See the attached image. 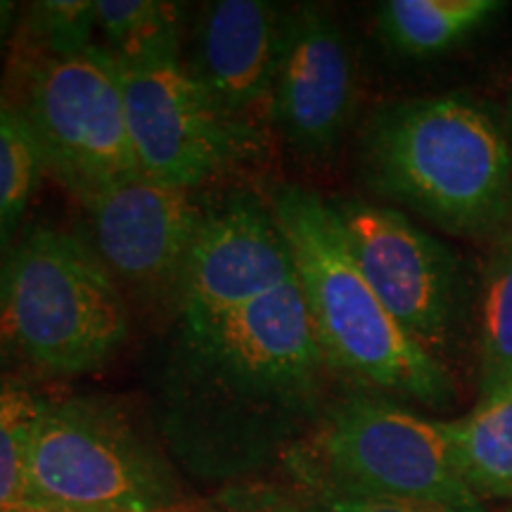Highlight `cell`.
Segmentation results:
<instances>
[{
  "mask_svg": "<svg viewBox=\"0 0 512 512\" xmlns=\"http://www.w3.org/2000/svg\"><path fill=\"white\" fill-rule=\"evenodd\" d=\"M332 370L299 280L207 320H176L150 370L155 420L192 475L247 477L290 451Z\"/></svg>",
  "mask_w": 512,
  "mask_h": 512,
  "instance_id": "obj_1",
  "label": "cell"
},
{
  "mask_svg": "<svg viewBox=\"0 0 512 512\" xmlns=\"http://www.w3.org/2000/svg\"><path fill=\"white\" fill-rule=\"evenodd\" d=\"M361 176L384 204L448 235L496 240L512 223V143L465 93L387 100L363 121Z\"/></svg>",
  "mask_w": 512,
  "mask_h": 512,
  "instance_id": "obj_2",
  "label": "cell"
},
{
  "mask_svg": "<svg viewBox=\"0 0 512 512\" xmlns=\"http://www.w3.org/2000/svg\"><path fill=\"white\" fill-rule=\"evenodd\" d=\"M290 245L313 332L332 375L356 389L444 408L456 382L384 309L344 240L328 197L302 185H273L266 195Z\"/></svg>",
  "mask_w": 512,
  "mask_h": 512,
  "instance_id": "obj_3",
  "label": "cell"
},
{
  "mask_svg": "<svg viewBox=\"0 0 512 512\" xmlns=\"http://www.w3.org/2000/svg\"><path fill=\"white\" fill-rule=\"evenodd\" d=\"M131 332L121 287L67 230L36 223L0 254V368L12 377H81L105 368Z\"/></svg>",
  "mask_w": 512,
  "mask_h": 512,
  "instance_id": "obj_4",
  "label": "cell"
},
{
  "mask_svg": "<svg viewBox=\"0 0 512 512\" xmlns=\"http://www.w3.org/2000/svg\"><path fill=\"white\" fill-rule=\"evenodd\" d=\"M294 477L354 494L482 508L458 463L451 422L368 389L332 399L285 453Z\"/></svg>",
  "mask_w": 512,
  "mask_h": 512,
  "instance_id": "obj_5",
  "label": "cell"
},
{
  "mask_svg": "<svg viewBox=\"0 0 512 512\" xmlns=\"http://www.w3.org/2000/svg\"><path fill=\"white\" fill-rule=\"evenodd\" d=\"M174 467L105 396H46L27 458V510L183 512Z\"/></svg>",
  "mask_w": 512,
  "mask_h": 512,
  "instance_id": "obj_6",
  "label": "cell"
},
{
  "mask_svg": "<svg viewBox=\"0 0 512 512\" xmlns=\"http://www.w3.org/2000/svg\"><path fill=\"white\" fill-rule=\"evenodd\" d=\"M5 100L76 200L140 176L126 124L121 67L102 43L72 55L10 48Z\"/></svg>",
  "mask_w": 512,
  "mask_h": 512,
  "instance_id": "obj_7",
  "label": "cell"
},
{
  "mask_svg": "<svg viewBox=\"0 0 512 512\" xmlns=\"http://www.w3.org/2000/svg\"><path fill=\"white\" fill-rule=\"evenodd\" d=\"M328 202L384 309L422 349L446 363L463 335L470 304L456 249L384 202L363 197H328Z\"/></svg>",
  "mask_w": 512,
  "mask_h": 512,
  "instance_id": "obj_8",
  "label": "cell"
},
{
  "mask_svg": "<svg viewBox=\"0 0 512 512\" xmlns=\"http://www.w3.org/2000/svg\"><path fill=\"white\" fill-rule=\"evenodd\" d=\"M121 83L133 157L150 181L197 190L264 152L268 136L226 117L183 57L121 67Z\"/></svg>",
  "mask_w": 512,
  "mask_h": 512,
  "instance_id": "obj_9",
  "label": "cell"
},
{
  "mask_svg": "<svg viewBox=\"0 0 512 512\" xmlns=\"http://www.w3.org/2000/svg\"><path fill=\"white\" fill-rule=\"evenodd\" d=\"M88 247L121 292L140 299H169L176 306L204 204L195 190L145 176L128 178L81 200Z\"/></svg>",
  "mask_w": 512,
  "mask_h": 512,
  "instance_id": "obj_10",
  "label": "cell"
},
{
  "mask_svg": "<svg viewBox=\"0 0 512 512\" xmlns=\"http://www.w3.org/2000/svg\"><path fill=\"white\" fill-rule=\"evenodd\" d=\"M358 110V69L344 29L318 5L285 12L271 128L292 155L325 164L342 150Z\"/></svg>",
  "mask_w": 512,
  "mask_h": 512,
  "instance_id": "obj_11",
  "label": "cell"
},
{
  "mask_svg": "<svg viewBox=\"0 0 512 512\" xmlns=\"http://www.w3.org/2000/svg\"><path fill=\"white\" fill-rule=\"evenodd\" d=\"M297 278L271 204L233 190L204 204L176 297V320L226 316Z\"/></svg>",
  "mask_w": 512,
  "mask_h": 512,
  "instance_id": "obj_12",
  "label": "cell"
},
{
  "mask_svg": "<svg viewBox=\"0 0 512 512\" xmlns=\"http://www.w3.org/2000/svg\"><path fill=\"white\" fill-rule=\"evenodd\" d=\"M285 8L266 0L204 5L185 62L219 110L249 128L271 131L273 83L285 34Z\"/></svg>",
  "mask_w": 512,
  "mask_h": 512,
  "instance_id": "obj_13",
  "label": "cell"
},
{
  "mask_svg": "<svg viewBox=\"0 0 512 512\" xmlns=\"http://www.w3.org/2000/svg\"><path fill=\"white\" fill-rule=\"evenodd\" d=\"M505 10L501 0H387L375 27L394 55L430 60L470 43Z\"/></svg>",
  "mask_w": 512,
  "mask_h": 512,
  "instance_id": "obj_14",
  "label": "cell"
},
{
  "mask_svg": "<svg viewBox=\"0 0 512 512\" xmlns=\"http://www.w3.org/2000/svg\"><path fill=\"white\" fill-rule=\"evenodd\" d=\"M448 422L472 494L479 501L512 498V382L479 396L470 413Z\"/></svg>",
  "mask_w": 512,
  "mask_h": 512,
  "instance_id": "obj_15",
  "label": "cell"
},
{
  "mask_svg": "<svg viewBox=\"0 0 512 512\" xmlns=\"http://www.w3.org/2000/svg\"><path fill=\"white\" fill-rule=\"evenodd\" d=\"M102 46L119 67L178 60L183 46V8L166 0H95Z\"/></svg>",
  "mask_w": 512,
  "mask_h": 512,
  "instance_id": "obj_16",
  "label": "cell"
},
{
  "mask_svg": "<svg viewBox=\"0 0 512 512\" xmlns=\"http://www.w3.org/2000/svg\"><path fill=\"white\" fill-rule=\"evenodd\" d=\"M512 382V223L494 240L479 302V396Z\"/></svg>",
  "mask_w": 512,
  "mask_h": 512,
  "instance_id": "obj_17",
  "label": "cell"
},
{
  "mask_svg": "<svg viewBox=\"0 0 512 512\" xmlns=\"http://www.w3.org/2000/svg\"><path fill=\"white\" fill-rule=\"evenodd\" d=\"M46 162L34 136L0 91V254L19 238Z\"/></svg>",
  "mask_w": 512,
  "mask_h": 512,
  "instance_id": "obj_18",
  "label": "cell"
},
{
  "mask_svg": "<svg viewBox=\"0 0 512 512\" xmlns=\"http://www.w3.org/2000/svg\"><path fill=\"white\" fill-rule=\"evenodd\" d=\"M46 394L29 380L0 375V512L27 510V458Z\"/></svg>",
  "mask_w": 512,
  "mask_h": 512,
  "instance_id": "obj_19",
  "label": "cell"
},
{
  "mask_svg": "<svg viewBox=\"0 0 512 512\" xmlns=\"http://www.w3.org/2000/svg\"><path fill=\"white\" fill-rule=\"evenodd\" d=\"M95 0H41L19 15L10 48L41 55H72L95 46Z\"/></svg>",
  "mask_w": 512,
  "mask_h": 512,
  "instance_id": "obj_20",
  "label": "cell"
},
{
  "mask_svg": "<svg viewBox=\"0 0 512 512\" xmlns=\"http://www.w3.org/2000/svg\"><path fill=\"white\" fill-rule=\"evenodd\" d=\"M311 491V503L318 512H486L482 508H458L444 503L401 501V498H380L354 494V491L332 489L325 484H306Z\"/></svg>",
  "mask_w": 512,
  "mask_h": 512,
  "instance_id": "obj_21",
  "label": "cell"
},
{
  "mask_svg": "<svg viewBox=\"0 0 512 512\" xmlns=\"http://www.w3.org/2000/svg\"><path fill=\"white\" fill-rule=\"evenodd\" d=\"M221 512H318L316 505L302 503L283 491L266 489V486H245V489H228L219 498Z\"/></svg>",
  "mask_w": 512,
  "mask_h": 512,
  "instance_id": "obj_22",
  "label": "cell"
},
{
  "mask_svg": "<svg viewBox=\"0 0 512 512\" xmlns=\"http://www.w3.org/2000/svg\"><path fill=\"white\" fill-rule=\"evenodd\" d=\"M17 5L15 3H0V55L5 48L12 46L17 31Z\"/></svg>",
  "mask_w": 512,
  "mask_h": 512,
  "instance_id": "obj_23",
  "label": "cell"
},
{
  "mask_svg": "<svg viewBox=\"0 0 512 512\" xmlns=\"http://www.w3.org/2000/svg\"><path fill=\"white\" fill-rule=\"evenodd\" d=\"M503 126H505V131H508V138H510V143H512V86H510V91H508V100H505V121H503Z\"/></svg>",
  "mask_w": 512,
  "mask_h": 512,
  "instance_id": "obj_24",
  "label": "cell"
},
{
  "mask_svg": "<svg viewBox=\"0 0 512 512\" xmlns=\"http://www.w3.org/2000/svg\"><path fill=\"white\" fill-rule=\"evenodd\" d=\"M15 512H50V510H15Z\"/></svg>",
  "mask_w": 512,
  "mask_h": 512,
  "instance_id": "obj_25",
  "label": "cell"
}]
</instances>
